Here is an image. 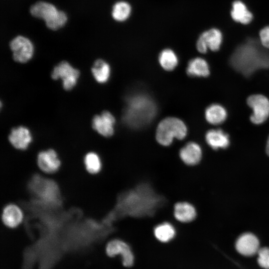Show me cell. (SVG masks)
Instances as JSON below:
<instances>
[{
    "label": "cell",
    "instance_id": "obj_24",
    "mask_svg": "<svg viewBox=\"0 0 269 269\" xmlns=\"http://www.w3.org/2000/svg\"><path fill=\"white\" fill-rule=\"evenodd\" d=\"M83 162L86 171L91 174L99 173L103 167L100 155L94 151H89L85 154Z\"/></svg>",
    "mask_w": 269,
    "mask_h": 269
},
{
    "label": "cell",
    "instance_id": "obj_12",
    "mask_svg": "<svg viewBox=\"0 0 269 269\" xmlns=\"http://www.w3.org/2000/svg\"><path fill=\"white\" fill-rule=\"evenodd\" d=\"M115 123L114 116L108 111H104L100 114L95 115L91 121L92 129L105 137H109L113 135Z\"/></svg>",
    "mask_w": 269,
    "mask_h": 269
},
{
    "label": "cell",
    "instance_id": "obj_13",
    "mask_svg": "<svg viewBox=\"0 0 269 269\" xmlns=\"http://www.w3.org/2000/svg\"><path fill=\"white\" fill-rule=\"evenodd\" d=\"M260 248L258 238L251 233H245L241 235L235 242L237 252L245 257L257 255Z\"/></svg>",
    "mask_w": 269,
    "mask_h": 269
},
{
    "label": "cell",
    "instance_id": "obj_23",
    "mask_svg": "<svg viewBox=\"0 0 269 269\" xmlns=\"http://www.w3.org/2000/svg\"><path fill=\"white\" fill-rule=\"evenodd\" d=\"M153 232L156 240L161 243L170 242L176 235L175 228L168 222H163L157 225L154 228Z\"/></svg>",
    "mask_w": 269,
    "mask_h": 269
},
{
    "label": "cell",
    "instance_id": "obj_15",
    "mask_svg": "<svg viewBox=\"0 0 269 269\" xmlns=\"http://www.w3.org/2000/svg\"><path fill=\"white\" fill-rule=\"evenodd\" d=\"M179 157L185 164L195 165L201 159L202 149L197 143L189 142L180 149Z\"/></svg>",
    "mask_w": 269,
    "mask_h": 269
},
{
    "label": "cell",
    "instance_id": "obj_28",
    "mask_svg": "<svg viewBox=\"0 0 269 269\" xmlns=\"http://www.w3.org/2000/svg\"><path fill=\"white\" fill-rule=\"evenodd\" d=\"M266 152L268 155L269 156V136L268 137L267 142Z\"/></svg>",
    "mask_w": 269,
    "mask_h": 269
},
{
    "label": "cell",
    "instance_id": "obj_11",
    "mask_svg": "<svg viewBox=\"0 0 269 269\" xmlns=\"http://www.w3.org/2000/svg\"><path fill=\"white\" fill-rule=\"evenodd\" d=\"M8 142L17 150H27L31 145L33 137L31 131L24 126L11 129L7 136Z\"/></svg>",
    "mask_w": 269,
    "mask_h": 269
},
{
    "label": "cell",
    "instance_id": "obj_21",
    "mask_svg": "<svg viewBox=\"0 0 269 269\" xmlns=\"http://www.w3.org/2000/svg\"><path fill=\"white\" fill-rule=\"evenodd\" d=\"M206 121L210 124L217 125L223 123L227 119V112L225 108L218 104L208 106L205 112Z\"/></svg>",
    "mask_w": 269,
    "mask_h": 269
},
{
    "label": "cell",
    "instance_id": "obj_26",
    "mask_svg": "<svg viewBox=\"0 0 269 269\" xmlns=\"http://www.w3.org/2000/svg\"><path fill=\"white\" fill-rule=\"evenodd\" d=\"M256 256L260 267L263 269H269V247L261 248Z\"/></svg>",
    "mask_w": 269,
    "mask_h": 269
},
{
    "label": "cell",
    "instance_id": "obj_10",
    "mask_svg": "<svg viewBox=\"0 0 269 269\" xmlns=\"http://www.w3.org/2000/svg\"><path fill=\"white\" fill-rule=\"evenodd\" d=\"M223 35L221 31L212 28L203 31L196 41L197 50L201 53H206L208 50L217 51L222 43Z\"/></svg>",
    "mask_w": 269,
    "mask_h": 269
},
{
    "label": "cell",
    "instance_id": "obj_7",
    "mask_svg": "<svg viewBox=\"0 0 269 269\" xmlns=\"http://www.w3.org/2000/svg\"><path fill=\"white\" fill-rule=\"evenodd\" d=\"M9 46L12 52V59L17 63H26L34 55V45L31 40L25 36L15 37L10 41Z\"/></svg>",
    "mask_w": 269,
    "mask_h": 269
},
{
    "label": "cell",
    "instance_id": "obj_3",
    "mask_svg": "<svg viewBox=\"0 0 269 269\" xmlns=\"http://www.w3.org/2000/svg\"><path fill=\"white\" fill-rule=\"evenodd\" d=\"M187 134V127L182 120L175 117H167L158 125L155 137L158 143L166 146L170 145L174 138L184 139Z\"/></svg>",
    "mask_w": 269,
    "mask_h": 269
},
{
    "label": "cell",
    "instance_id": "obj_27",
    "mask_svg": "<svg viewBox=\"0 0 269 269\" xmlns=\"http://www.w3.org/2000/svg\"><path fill=\"white\" fill-rule=\"evenodd\" d=\"M260 42L265 48H269V25L263 28L259 33Z\"/></svg>",
    "mask_w": 269,
    "mask_h": 269
},
{
    "label": "cell",
    "instance_id": "obj_6",
    "mask_svg": "<svg viewBox=\"0 0 269 269\" xmlns=\"http://www.w3.org/2000/svg\"><path fill=\"white\" fill-rule=\"evenodd\" d=\"M29 11L33 16L44 20L48 28L58 24L61 21L62 11L48 2L39 1L35 3L30 7Z\"/></svg>",
    "mask_w": 269,
    "mask_h": 269
},
{
    "label": "cell",
    "instance_id": "obj_20",
    "mask_svg": "<svg viewBox=\"0 0 269 269\" xmlns=\"http://www.w3.org/2000/svg\"><path fill=\"white\" fill-rule=\"evenodd\" d=\"M186 72L190 76L206 77L210 74L209 66L204 59L196 57L189 61Z\"/></svg>",
    "mask_w": 269,
    "mask_h": 269
},
{
    "label": "cell",
    "instance_id": "obj_14",
    "mask_svg": "<svg viewBox=\"0 0 269 269\" xmlns=\"http://www.w3.org/2000/svg\"><path fill=\"white\" fill-rule=\"evenodd\" d=\"M1 220L6 228L14 229L18 227L24 220V213L19 205L9 203L3 207Z\"/></svg>",
    "mask_w": 269,
    "mask_h": 269
},
{
    "label": "cell",
    "instance_id": "obj_4",
    "mask_svg": "<svg viewBox=\"0 0 269 269\" xmlns=\"http://www.w3.org/2000/svg\"><path fill=\"white\" fill-rule=\"evenodd\" d=\"M104 251L105 255L111 259L120 256L123 267L130 268L135 263V258L131 247L122 239H113L109 241L105 245Z\"/></svg>",
    "mask_w": 269,
    "mask_h": 269
},
{
    "label": "cell",
    "instance_id": "obj_22",
    "mask_svg": "<svg viewBox=\"0 0 269 269\" xmlns=\"http://www.w3.org/2000/svg\"><path fill=\"white\" fill-rule=\"evenodd\" d=\"M231 15L234 20L244 24L251 22L253 17L245 4L240 0L233 2Z\"/></svg>",
    "mask_w": 269,
    "mask_h": 269
},
{
    "label": "cell",
    "instance_id": "obj_1",
    "mask_svg": "<svg viewBox=\"0 0 269 269\" xmlns=\"http://www.w3.org/2000/svg\"><path fill=\"white\" fill-rule=\"evenodd\" d=\"M254 42L240 46L230 59L232 67L244 76H249L257 70L269 68V53L263 51Z\"/></svg>",
    "mask_w": 269,
    "mask_h": 269
},
{
    "label": "cell",
    "instance_id": "obj_5",
    "mask_svg": "<svg viewBox=\"0 0 269 269\" xmlns=\"http://www.w3.org/2000/svg\"><path fill=\"white\" fill-rule=\"evenodd\" d=\"M51 77L54 80L60 79L62 88L67 91L75 87L80 76V71L69 62L63 60L54 66Z\"/></svg>",
    "mask_w": 269,
    "mask_h": 269
},
{
    "label": "cell",
    "instance_id": "obj_9",
    "mask_svg": "<svg viewBox=\"0 0 269 269\" xmlns=\"http://www.w3.org/2000/svg\"><path fill=\"white\" fill-rule=\"evenodd\" d=\"M247 104L253 113L250 116L251 121L254 124L264 123L269 117V100L264 95L255 94L247 99Z\"/></svg>",
    "mask_w": 269,
    "mask_h": 269
},
{
    "label": "cell",
    "instance_id": "obj_25",
    "mask_svg": "<svg viewBox=\"0 0 269 269\" xmlns=\"http://www.w3.org/2000/svg\"><path fill=\"white\" fill-rule=\"evenodd\" d=\"M160 66L166 71L173 70L178 63V58L176 53L170 48L163 49L158 56Z\"/></svg>",
    "mask_w": 269,
    "mask_h": 269
},
{
    "label": "cell",
    "instance_id": "obj_18",
    "mask_svg": "<svg viewBox=\"0 0 269 269\" xmlns=\"http://www.w3.org/2000/svg\"><path fill=\"white\" fill-rule=\"evenodd\" d=\"M91 72L97 83L105 84L110 78L111 69L107 62L102 59H98L94 62L91 68Z\"/></svg>",
    "mask_w": 269,
    "mask_h": 269
},
{
    "label": "cell",
    "instance_id": "obj_19",
    "mask_svg": "<svg viewBox=\"0 0 269 269\" xmlns=\"http://www.w3.org/2000/svg\"><path fill=\"white\" fill-rule=\"evenodd\" d=\"M133 12L132 5L128 1L121 0L116 2L112 6L111 15L118 22H124L131 16Z\"/></svg>",
    "mask_w": 269,
    "mask_h": 269
},
{
    "label": "cell",
    "instance_id": "obj_17",
    "mask_svg": "<svg viewBox=\"0 0 269 269\" xmlns=\"http://www.w3.org/2000/svg\"><path fill=\"white\" fill-rule=\"evenodd\" d=\"M175 218L181 223H189L195 219L196 211L194 207L187 202H179L174 206Z\"/></svg>",
    "mask_w": 269,
    "mask_h": 269
},
{
    "label": "cell",
    "instance_id": "obj_16",
    "mask_svg": "<svg viewBox=\"0 0 269 269\" xmlns=\"http://www.w3.org/2000/svg\"><path fill=\"white\" fill-rule=\"evenodd\" d=\"M205 139L208 144L215 150L227 148L230 144L229 135L220 129L208 131Z\"/></svg>",
    "mask_w": 269,
    "mask_h": 269
},
{
    "label": "cell",
    "instance_id": "obj_8",
    "mask_svg": "<svg viewBox=\"0 0 269 269\" xmlns=\"http://www.w3.org/2000/svg\"><path fill=\"white\" fill-rule=\"evenodd\" d=\"M36 158L38 168L48 175L56 173L61 165L58 152L52 148L40 150Z\"/></svg>",
    "mask_w": 269,
    "mask_h": 269
},
{
    "label": "cell",
    "instance_id": "obj_2",
    "mask_svg": "<svg viewBox=\"0 0 269 269\" xmlns=\"http://www.w3.org/2000/svg\"><path fill=\"white\" fill-rule=\"evenodd\" d=\"M155 112V105L149 97L142 94H136L127 100L124 120L131 127H139L149 122Z\"/></svg>",
    "mask_w": 269,
    "mask_h": 269
}]
</instances>
